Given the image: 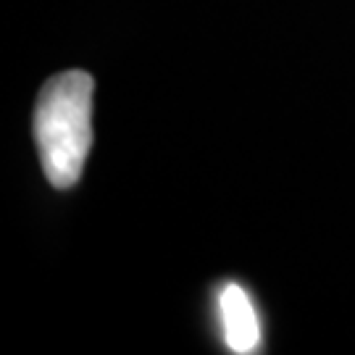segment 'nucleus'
I'll list each match as a JSON object with an SVG mask.
<instances>
[{
	"label": "nucleus",
	"mask_w": 355,
	"mask_h": 355,
	"mask_svg": "<svg viewBox=\"0 0 355 355\" xmlns=\"http://www.w3.org/2000/svg\"><path fill=\"white\" fill-rule=\"evenodd\" d=\"M218 316L224 327V340L232 353H253L261 345V324L250 295L240 284H227L218 292Z\"/></svg>",
	"instance_id": "f03ea898"
},
{
	"label": "nucleus",
	"mask_w": 355,
	"mask_h": 355,
	"mask_svg": "<svg viewBox=\"0 0 355 355\" xmlns=\"http://www.w3.org/2000/svg\"><path fill=\"white\" fill-rule=\"evenodd\" d=\"M92 89L95 82L82 69L51 76L35 105V142L45 179L55 190L74 187L92 145Z\"/></svg>",
	"instance_id": "f257e3e1"
}]
</instances>
